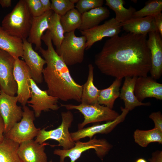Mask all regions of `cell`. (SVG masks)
Instances as JSON below:
<instances>
[{
    "instance_id": "cell-1",
    "label": "cell",
    "mask_w": 162,
    "mask_h": 162,
    "mask_svg": "<svg viewBox=\"0 0 162 162\" xmlns=\"http://www.w3.org/2000/svg\"><path fill=\"white\" fill-rule=\"evenodd\" d=\"M147 39L131 33L110 38L96 54L94 64L102 73L116 79L147 76L151 60Z\"/></svg>"
},
{
    "instance_id": "cell-2",
    "label": "cell",
    "mask_w": 162,
    "mask_h": 162,
    "mask_svg": "<svg viewBox=\"0 0 162 162\" xmlns=\"http://www.w3.org/2000/svg\"><path fill=\"white\" fill-rule=\"evenodd\" d=\"M41 40L47 46L46 50L41 47L39 51L46 62L43 76L48 94L64 101L80 102L82 85L73 79L68 66L56 52L48 30L43 35Z\"/></svg>"
},
{
    "instance_id": "cell-3",
    "label": "cell",
    "mask_w": 162,
    "mask_h": 162,
    "mask_svg": "<svg viewBox=\"0 0 162 162\" xmlns=\"http://www.w3.org/2000/svg\"><path fill=\"white\" fill-rule=\"evenodd\" d=\"M32 17L26 0H20L11 11L4 17L2 22V27L12 35L22 40L27 39Z\"/></svg>"
},
{
    "instance_id": "cell-4",
    "label": "cell",
    "mask_w": 162,
    "mask_h": 162,
    "mask_svg": "<svg viewBox=\"0 0 162 162\" xmlns=\"http://www.w3.org/2000/svg\"><path fill=\"white\" fill-rule=\"evenodd\" d=\"M112 147L106 139L94 137L86 142L76 141L74 147L70 149H56L53 154L59 157V162H76L83 152L94 149L97 156L102 160Z\"/></svg>"
},
{
    "instance_id": "cell-5",
    "label": "cell",
    "mask_w": 162,
    "mask_h": 162,
    "mask_svg": "<svg viewBox=\"0 0 162 162\" xmlns=\"http://www.w3.org/2000/svg\"><path fill=\"white\" fill-rule=\"evenodd\" d=\"M62 121L60 125L57 128L46 130L45 128L40 129L36 137L35 141L42 144L49 140L57 141L58 146L62 149L67 150L72 148L75 142L72 140L69 128L74 120V116L71 111L68 110L61 112Z\"/></svg>"
},
{
    "instance_id": "cell-6",
    "label": "cell",
    "mask_w": 162,
    "mask_h": 162,
    "mask_svg": "<svg viewBox=\"0 0 162 162\" xmlns=\"http://www.w3.org/2000/svg\"><path fill=\"white\" fill-rule=\"evenodd\" d=\"M86 39L76 35L75 31L65 33L59 49L56 51L68 66L82 63L84 58Z\"/></svg>"
},
{
    "instance_id": "cell-7",
    "label": "cell",
    "mask_w": 162,
    "mask_h": 162,
    "mask_svg": "<svg viewBox=\"0 0 162 162\" xmlns=\"http://www.w3.org/2000/svg\"><path fill=\"white\" fill-rule=\"evenodd\" d=\"M61 106L69 110H76L83 115L84 120L78 124V129L84 128L90 123L113 121L119 115L112 109L98 104L89 105L81 103L78 105L61 104Z\"/></svg>"
},
{
    "instance_id": "cell-8",
    "label": "cell",
    "mask_w": 162,
    "mask_h": 162,
    "mask_svg": "<svg viewBox=\"0 0 162 162\" xmlns=\"http://www.w3.org/2000/svg\"><path fill=\"white\" fill-rule=\"evenodd\" d=\"M23 109L20 121L4 134L5 138L19 144L36 137L40 129L37 128L34 124L35 116L33 111L26 105L23 106Z\"/></svg>"
},
{
    "instance_id": "cell-9",
    "label": "cell",
    "mask_w": 162,
    "mask_h": 162,
    "mask_svg": "<svg viewBox=\"0 0 162 162\" xmlns=\"http://www.w3.org/2000/svg\"><path fill=\"white\" fill-rule=\"evenodd\" d=\"M31 99L27 103L33 109L35 117H39L42 111L57 110L59 108L58 98L49 95L46 90L41 89L31 79L30 80Z\"/></svg>"
},
{
    "instance_id": "cell-10",
    "label": "cell",
    "mask_w": 162,
    "mask_h": 162,
    "mask_svg": "<svg viewBox=\"0 0 162 162\" xmlns=\"http://www.w3.org/2000/svg\"><path fill=\"white\" fill-rule=\"evenodd\" d=\"M18 101L16 96L8 95L0 90V114L4 123V134L22 119L23 111L17 105Z\"/></svg>"
},
{
    "instance_id": "cell-11",
    "label": "cell",
    "mask_w": 162,
    "mask_h": 162,
    "mask_svg": "<svg viewBox=\"0 0 162 162\" xmlns=\"http://www.w3.org/2000/svg\"><path fill=\"white\" fill-rule=\"evenodd\" d=\"M13 73L17 86L18 101L24 106L31 97L30 71L24 61L16 58H15Z\"/></svg>"
},
{
    "instance_id": "cell-12",
    "label": "cell",
    "mask_w": 162,
    "mask_h": 162,
    "mask_svg": "<svg viewBox=\"0 0 162 162\" xmlns=\"http://www.w3.org/2000/svg\"><path fill=\"white\" fill-rule=\"evenodd\" d=\"M14 60L12 56L0 49V90L11 96H15L17 91L13 73Z\"/></svg>"
},
{
    "instance_id": "cell-13",
    "label": "cell",
    "mask_w": 162,
    "mask_h": 162,
    "mask_svg": "<svg viewBox=\"0 0 162 162\" xmlns=\"http://www.w3.org/2000/svg\"><path fill=\"white\" fill-rule=\"evenodd\" d=\"M121 23L115 18L105 21L103 24L91 28L80 31L86 39V50L90 48L95 43L106 37L111 38L118 35L121 31Z\"/></svg>"
},
{
    "instance_id": "cell-14",
    "label": "cell",
    "mask_w": 162,
    "mask_h": 162,
    "mask_svg": "<svg viewBox=\"0 0 162 162\" xmlns=\"http://www.w3.org/2000/svg\"><path fill=\"white\" fill-rule=\"evenodd\" d=\"M122 113L115 120L101 124H96L92 126L78 129L76 131L70 133L73 140L76 142L85 137L92 139L98 134H106L110 132L119 124L122 122L128 114L129 111L121 107Z\"/></svg>"
},
{
    "instance_id": "cell-15",
    "label": "cell",
    "mask_w": 162,
    "mask_h": 162,
    "mask_svg": "<svg viewBox=\"0 0 162 162\" xmlns=\"http://www.w3.org/2000/svg\"><path fill=\"white\" fill-rule=\"evenodd\" d=\"M147 43L151 55V77L158 80L162 74V40L158 31L148 33Z\"/></svg>"
},
{
    "instance_id": "cell-16",
    "label": "cell",
    "mask_w": 162,
    "mask_h": 162,
    "mask_svg": "<svg viewBox=\"0 0 162 162\" xmlns=\"http://www.w3.org/2000/svg\"><path fill=\"white\" fill-rule=\"evenodd\" d=\"M22 41V58L29 68L32 79L36 84L41 83L43 80V71L46 62L34 50L32 44L27 39L23 40Z\"/></svg>"
},
{
    "instance_id": "cell-17",
    "label": "cell",
    "mask_w": 162,
    "mask_h": 162,
    "mask_svg": "<svg viewBox=\"0 0 162 162\" xmlns=\"http://www.w3.org/2000/svg\"><path fill=\"white\" fill-rule=\"evenodd\" d=\"M135 96L140 102L145 99L154 98L162 100V84L151 76L137 77L134 88Z\"/></svg>"
},
{
    "instance_id": "cell-18",
    "label": "cell",
    "mask_w": 162,
    "mask_h": 162,
    "mask_svg": "<svg viewBox=\"0 0 162 162\" xmlns=\"http://www.w3.org/2000/svg\"><path fill=\"white\" fill-rule=\"evenodd\" d=\"M46 143L39 144L33 139L19 144L18 155L22 162H47V157L45 152Z\"/></svg>"
},
{
    "instance_id": "cell-19",
    "label": "cell",
    "mask_w": 162,
    "mask_h": 162,
    "mask_svg": "<svg viewBox=\"0 0 162 162\" xmlns=\"http://www.w3.org/2000/svg\"><path fill=\"white\" fill-rule=\"evenodd\" d=\"M53 13L51 10L45 12L42 15L32 17L28 41L35 45V50H39L41 47V38L43 33L49 28L50 17Z\"/></svg>"
},
{
    "instance_id": "cell-20",
    "label": "cell",
    "mask_w": 162,
    "mask_h": 162,
    "mask_svg": "<svg viewBox=\"0 0 162 162\" xmlns=\"http://www.w3.org/2000/svg\"><path fill=\"white\" fill-rule=\"evenodd\" d=\"M120 23L128 33L147 35L150 32L158 31L153 16L133 18Z\"/></svg>"
},
{
    "instance_id": "cell-21",
    "label": "cell",
    "mask_w": 162,
    "mask_h": 162,
    "mask_svg": "<svg viewBox=\"0 0 162 162\" xmlns=\"http://www.w3.org/2000/svg\"><path fill=\"white\" fill-rule=\"evenodd\" d=\"M137 77H125L123 86L120 92L119 97L123 100L124 108L129 111L140 106H149V102L142 103L139 101L134 93V88Z\"/></svg>"
},
{
    "instance_id": "cell-22",
    "label": "cell",
    "mask_w": 162,
    "mask_h": 162,
    "mask_svg": "<svg viewBox=\"0 0 162 162\" xmlns=\"http://www.w3.org/2000/svg\"><path fill=\"white\" fill-rule=\"evenodd\" d=\"M0 49L7 52L15 58L22 57V40L9 34L0 27Z\"/></svg>"
},
{
    "instance_id": "cell-23",
    "label": "cell",
    "mask_w": 162,
    "mask_h": 162,
    "mask_svg": "<svg viewBox=\"0 0 162 162\" xmlns=\"http://www.w3.org/2000/svg\"><path fill=\"white\" fill-rule=\"evenodd\" d=\"M110 12L106 7L96 8L81 14L82 23L79 29L83 31L98 25L108 18Z\"/></svg>"
},
{
    "instance_id": "cell-24",
    "label": "cell",
    "mask_w": 162,
    "mask_h": 162,
    "mask_svg": "<svg viewBox=\"0 0 162 162\" xmlns=\"http://www.w3.org/2000/svg\"><path fill=\"white\" fill-rule=\"evenodd\" d=\"M94 67L90 64L88 65L87 79L82 85L81 103L89 105L98 104V100L100 90L94 85Z\"/></svg>"
},
{
    "instance_id": "cell-25",
    "label": "cell",
    "mask_w": 162,
    "mask_h": 162,
    "mask_svg": "<svg viewBox=\"0 0 162 162\" xmlns=\"http://www.w3.org/2000/svg\"><path fill=\"white\" fill-rule=\"evenodd\" d=\"M122 80L116 79L109 87L100 90L98 100V104L112 109L115 101L119 97Z\"/></svg>"
},
{
    "instance_id": "cell-26",
    "label": "cell",
    "mask_w": 162,
    "mask_h": 162,
    "mask_svg": "<svg viewBox=\"0 0 162 162\" xmlns=\"http://www.w3.org/2000/svg\"><path fill=\"white\" fill-rule=\"evenodd\" d=\"M134 138L135 142L142 147L152 142L162 144V132L154 128L148 130L136 129L134 132Z\"/></svg>"
},
{
    "instance_id": "cell-27",
    "label": "cell",
    "mask_w": 162,
    "mask_h": 162,
    "mask_svg": "<svg viewBox=\"0 0 162 162\" xmlns=\"http://www.w3.org/2000/svg\"><path fill=\"white\" fill-rule=\"evenodd\" d=\"M19 144L4 137L0 143V162H22L17 154Z\"/></svg>"
},
{
    "instance_id": "cell-28",
    "label": "cell",
    "mask_w": 162,
    "mask_h": 162,
    "mask_svg": "<svg viewBox=\"0 0 162 162\" xmlns=\"http://www.w3.org/2000/svg\"><path fill=\"white\" fill-rule=\"evenodd\" d=\"M105 4L115 13L116 20L120 23L128 20L133 18L136 9L130 6L128 8L124 7L125 2L123 0H106Z\"/></svg>"
},
{
    "instance_id": "cell-29",
    "label": "cell",
    "mask_w": 162,
    "mask_h": 162,
    "mask_svg": "<svg viewBox=\"0 0 162 162\" xmlns=\"http://www.w3.org/2000/svg\"><path fill=\"white\" fill-rule=\"evenodd\" d=\"M60 18V16L53 12L50 20L48 29L52 42L56 46V51L59 49L64 37L65 33Z\"/></svg>"
},
{
    "instance_id": "cell-30",
    "label": "cell",
    "mask_w": 162,
    "mask_h": 162,
    "mask_svg": "<svg viewBox=\"0 0 162 162\" xmlns=\"http://www.w3.org/2000/svg\"><path fill=\"white\" fill-rule=\"evenodd\" d=\"M60 21L65 33L75 31L81 24V14L76 8H73L61 16Z\"/></svg>"
},
{
    "instance_id": "cell-31",
    "label": "cell",
    "mask_w": 162,
    "mask_h": 162,
    "mask_svg": "<svg viewBox=\"0 0 162 162\" xmlns=\"http://www.w3.org/2000/svg\"><path fill=\"white\" fill-rule=\"evenodd\" d=\"M162 10V0H150L145 3V6L134 13L133 18L154 16L161 13Z\"/></svg>"
},
{
    "instance_id": "cell-32",
    "label": "cell",
    "mask_w": 162,
    "mask_h": 162,
    "mask_svg": "<svg viewBox=\"0 0 162 162\" xmlns=\"http://www.w3.org/2000/svg\"><path fill=\"white\" fill-rule=\"evenodd\" d=\"M74 4L70 0H52L51 10L54 13L62 16L75 8Z\"/></svg>"
},
{
    "instance_id": "cell-33",
    "label": "cell",
    "mask_w": 162,
    "mask_h": 162,
    "mask_svg": "<svg viewBox=\"0 0 162 162\" xmlns=\"http://www.w3.org/2000/svg\"><path fill=\"white\" fill-rule=\"evenodd\" d=\"M103 0H79L75 6L82 14L94 8L102 6Z\"/></svg>"
},
{
    "instance_id": "cell-34",
    "label": "cell",
    "mask_w": 162,
    "mask_h": 162,
    "mask_svg": "<svg viewBox=\"0 0 162 162\" xmlns=\"http://www.w3.org/2000/svg\"><path fill=\"white\" fill-rule=\"evenodd\" d=\"M29 12L32 17H37L45 12L40 0H26Z\"/></svg>"
},
{
    "instance_id": "cell-35",
    "label": "cell",
    "mask_w": 162,
    "mask_h": 162,
    "mask_svg": "<svg viewBox=\"0 0 162 162\" xmlns=\"http://www.w3.org/2000/svg\"><path fill=\"white\" fill-rule=\"evenodd\" d=\"M149 118L152 119L154 124V128L162 132V115L160 111L153 112Z\"/></svg>"
},
{
    "instance_id": "cell-36",
    "label": "cell",
    "mask_w": 162,
    "mask_h": 162,
    "mask_svg": "<svg viewBox=\"0 0 162 162\" xmlns=\"http://www.w3.org/2000/svg\"><path fill=\"white\" fill-rule=\"evenodd\" d=\"M158 30L162 37V14L160 13L154 16Z\"/></svg>"
},
{
    "instance_id": "cell-37",
    "label": "cell",
    "mask_w": 162,
    "mask_h": 162,
    "mask_svg": "<svg viewBox=\"0 0 162 162\" xmlns=\"http://www.w3.org/2000/svg\"><path fill=\"white\" fill-rule=\"evenodd\" d=\"M149 160L150 162H162V151H157L154 152Z\"/></svg>"
},
{
    "instance_id": "cell-38",
    "label": "cell",
    "mask_w": 162,
    "mask_h": 162,
    "mask_svg": "<svg viewBox=\"0 0 162 162\" xmlns=\"http://www.w3.org/2000/svg\"><path fill=\"white\" fill-rule=\"evenodd\" d=\"M4 125L3 119L0 114V143L3 141L4 137Z\"/></svg>"
},
{
    "instance_id": "cell-39",
    "label": "cell",
    "mask_w": 162,
    "mask_h": 162,
    "mask_svg": "<svg viewBox=\"0 0 162 162\" xmlns=\"http://www.w3.org/2000/svg\"><path fill=\"white\" fill-rule=\"evenodd\" d=\"M45 11L51 10V2L49 0H40Z\"/></svg>"
},
{
    "instance_id": "cell-40",
    "label": "cell",
    "mask_w": 162,
    "mask_h": 162,
    "mask_svg": "<svg viewBox=\"0 0 162 162\" xmlns=\"http://www.w3.org/2000/svg\"><path fill=\"white\" fill-rule=\"evenodd\" d=\"M11 0H0V4L2 8H8L11 5Z\"/></svg>"
},
{
    "instance_id": "cell-41",
    "label": "cell",
    "mask_w": 162,
    "mask_h": 162,
    "mask_svg": "<svg viewBox=\"0 0 162 162\" xmlns=\"http://www.w3.org/2000/svg\"><path fill=\"white\" fill-rule=\"evenodd\" d=\"M135 162H147L143 158H139L137 159Z\"/></svg>"
},
{
    "instance_id": "cell-42",
    "label": "cell",
    "mask_w": 162,
    "mask_h": 162,
    "mask_svg": "<svg viewBox=\"0 0 162 162\" xmlns=\"http://www.w3.org/2000/svg\"><path fill=\"white\" fill-rule=\"evenodd\" d=\"M79 0H70L71 2L74 4L77 3Z\"/></svg>"
},
{
    "instance_id": "cell-43",
    "label": "cell",
    "mask_w": 162,
    "mask_h": 162,
    "mask_svg": "<svg viewBox=\"0 0 162 162\" xmlns=\"http://www.w3.org/2000/svg\"><path fill=\"white\" fill-rule=\"evenodd\" d=\"M49 162H52V160H51L50 161H49Z\"/></svg>"
},
{
    "instance_id": "cell-44",
    "label": "cell",
    "mask_w": 162,
    "mask_h": 162,
    "mask_svg": "<svg viewBox=\"0 0 162 162\" xmlns=\"http://www.w3.org/2000/svg\"></svg>"
}]
</instances>
